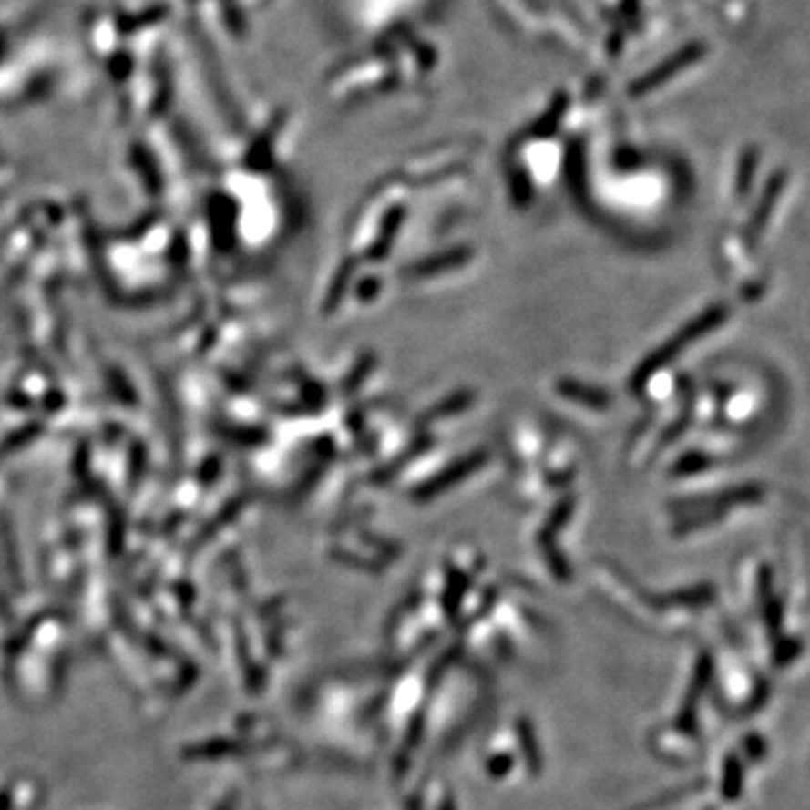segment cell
<instances>
[{
  "label": "cell",
  "instance_id": "obj_1",
  "mask_svg": "<svg viewBox=\"0 0 810 810\" xmlns=\"http://www.w3.org/2000/svg\"><path fill=\"white\" fill-rule=\"evenodd\" d=\"M723 318H725V309H723V306H716V309H712V311H709V313L700 315V318L693 320V323L689 324V327L684 329V332L680 333L678 338L671 340V344H666L662 352L655 354V356L651 358V363H646V367L641 369L640 376H646V374L653 372V369L658 367V365H662V363H669V358H673L675 354H678L680 349H682L684 344L689 343V340H693V338H698V335L707 333L709 329L716 327V324L721 323Z\"/></svg>",
  "mask_w": 810,
  "mask_h": 810
}]
</instances>
